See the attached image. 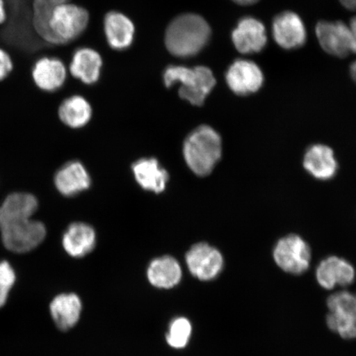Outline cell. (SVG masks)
Returning <instances> with one entry per match:
<instances>
[{
	"label": "cell",
	"instance_id": "obj_1",
	"mask_svg": "<svg viewBox=\"0 0 356 356\" xmlns=\"http://www.w3.org/2000/svg\"><path fill=\"white\" fill-rule=\"evenodd\" d=\"M38 202L33 195L13 193L0 207V229L2 240L8 250L17 253L32 251L46 237L42 222L31 220Z\"/></svg>",
	"mask_w": 356,
	"mask_h": 356
},
{
	"label": "cell",
	"instance_id": "obj_2",
	"mask_svg": "<svg viewBox=\"0 0 356 356\" xmlns=\"http://www.w3.org/2000/svg\"><path fill=\"white\" fill-rule=\"evenodd\" d=\"M210 25L202 16L186 13L176 17L168 25L165 33L168 51L177 57L197 55L210 41Z\"/></svg>",
	"mask_w": 356,
	"mask_h": 356
},
{
	"label": "cell",
	"instance_id": "obj_3",
	"mask_svg": "<svg viewBox=\"0 0 356 356\" xmlns=\"http://www.w3.org/2000/svg\"><path fill=\"white\" fill-rule=\"evenodd\" d=\"M186 164L195 175H211L222 155L221 137L211 127L203 124L186 137L184 146Z\"/></svg>",
	"mask_w": 356,
	"mask_h": 356
},
{
	"label": "cell",
	"instance_id": "obj_4",
	"mask_svg": "<svg viewBox=\"0 0 356 356\" xmlns=\"http://www.w3.org/2000/svg\"><path fill=\"white\" fill-rule=\"evenodd\" d=\"M163 80L168 88L180 83V97L194 106H202L216 84L211 70L207 66H195L193 69L169 66L164 72Z\"/></svg>",
	"mask_w": 356,
	"mask_h": 356
},
{
	"label": "cell",
	"instance_id": "obj_5",
	"mask_svg": "<svg viewBox=\"0 0 356 356\" xmlns=\"http://www.w3.org/2000/svg\"><path fill=\"white\" fill-rule=\"evenodd\" d=\"M89 15L83 8L64 3L53 12L49 29L53 44H63L78 38L87 29Z\"/></svg>",
	"mask_w": 356,
	"mask_h": 356
},
{
	"label": "cell",
	"instance_id": "obj_6",
	"mask_svg": "<svg viewBox=\"0 0 356 356\" xmlns=\"http://www.w3.org/2000/svg\"><path fill=\"white\" fill-rule=\"evenodd\" d=\"M273 257L275 264L286 273L300 275L309 269L311 250L300 236L289 234L275 244Z\"/></svg>",
	"mask_w": 356,
	"mask_h": 356
},
{
	"label": "cell",
	"instance_id": "obj_7",
	"mask_svg": "<svg viewBox=\"0 0 356 356\" xmlns=\"http://www.w3.org/2000/svg\"><path fill=\"white\" fill-rule=\"evenodd\" d=\"M320 46L329 55L345 58L356 54V42L349 25L341 21L319 22L316 26Z\"/></svg>",
	"mask_w": 356,
	"mask_h": 356
},
{
	"label": "cell",
	"instance_id": "obj_8",
	"mask_svg": "<svg viewBox=\"0 0 356 356\" xmlns=\"http://www.w3.org/2000/svg\"><path fill=\"white\" fill-rule=\"evenodd\" d=\"M191 273L200 280H211L224 267V258L219 250L206 243L194 245L186 257Z\"/></svg>",
	"mask_w": 356,
	"mask_h": 356
},
{
	"label": "cell",
	"instance_id": "obj_9",
	"mask_svg": "<svg viewBox=\"0 0 356 356\" xmlns=\"http://www.w3.org/2000/svg\"><path fill=\"white\" fill-rule=\"evenodd\" d=\"M226 83L231 91L238 96H247L257 92L264 82V74L254 62L238 60L227 70Z\"/></svg>",
	"mask_w": 356,
	"mask_h": 356
},
{
	"label": "cell",
	"instance_id": "obj_10",
	"mask_svg": "<svg viewBox=\"0 0 356 356\" xmlns=\"http://www.w3.org/2000/svg\"><path fill=\"white\" fill-rule=\"evenodd\" d=\"M275 42L286 50L304 46L307 33L304 22L296 13L287 11L275 17L273 24Z\"/></svg>",
	"mask_w": 356,
	"mask_h": 356
},
{
	"label": "cell",
	"instance_id": "obj_11",
	"mask_svg": "<svg viewBox=\"0 0 356 356\" xmlns=\"http://www.w3.org/2000/svg\"><path fill=\"white\" fill-rule=\"evenodd\" d=\"M232 41L235 48L242 54L260 52L267 42L265 26L254 17H243L233 31Z\"/></svg>",
	"mask_w": 356,
	"mask_h": 356
},
{
	"label": "cell",
	"instance_id": "obj_12",
	"mask_svg": "<svg viewBox=\"0 0 356 356\" xmlns=\"http://www.w3.org/2000/svg\"><path fill=\"white\" fill-rule=\"evenodd\" d=\"M318 282L323 288L346 286L354 282L355 271L350 262L337 257H329L321 261L316 271Z\"/></svg>",
	"mask_w": 356,
	"mask_h": 356
},
{
	"label": "cell",
	"instance_id": "obj_13",
	"mask_svg": "<svg viewBox=\"0 0 356 356\" xmlns=\"http://www.w3.org/2000/svg\"><path fill=\"white\" fill-rule=\"evenodd\" d=\"M304 167L318 180H330L336 176L338 163L330 147L314 145L306 151Z\"/></svg>",
	"mask_w": 356,
	"mask_h": 356
},
{
	"label": "cell",
	"instance_id": "obj_14",
	"mask_svg": "<svg viewBox=\"0 0 356 356\" xmlns=\"http://www.w3.org/2000/svg\"><path fill=\"white\" fill-rule=\"evenodd\" d=\"M35 86L44 91L53 92L63 86L66 68L63 62L56 58L43 57L35 62L33 70Z\"/></svg>",
	"mask_w": 356,
	"mask_h": 356
},
{
	"label": "cell",
	"instance_id": "obj_15",
	"mask_svg": "<svg viewBox=\"0 0 356 356\" xmlns=\"http://www.w3.org/2000/svg\"><path fill=\"white\" fill-rule=\"evenodd\" d=\"M55 184L62 195L72 197L87 190L91 185V179L83 164L74 161L66 163L57 172Z\"/></svg>",
	"mask_w": 356,
	"mask_h": 356
},
{
	"label": "cell",
	"instance_id": "obj_16",
	"mask_svg": "<svg viewBox=\"0 0 356 356\" xmlns=\"http://www.w3.org/2000/svg\"><path fill=\"white\" fill-rule=\"evenodd\" d=\"M134 175L138 184L146 191L162 193L169 179L168 172L154 158L141 159L132 165Z\"/></svg>",
	"mask_w": 356,
	"mask_h": 356
},
{
	"label": "cell",
	"instance_id": "obj_17",
	"mask_svg": "<svg viewBox=\"0 0 356 356\" xmlns=\"http://www.w3.org/2000/svg\"><path fill=\"white\" fill-rule=\"evenodd\" d=\"M104 29L111 48L124 50L131 46L135 34V26L126 15L118 12L108 13L105 17Z\"/></svg>",
	"mask_w": 356,
	"mask_h": 356
},
{
	"label": "cell",
	"instance_id": "obj_18",
	"mask_svg": "<svg viewBox=\"0 0 356 356\" xmlns=\"http://www.w3.org/2000/svg\"><path fill=\"white\" fill-rule=\"evenodd\" d=\"M96 244V234L90 225L74 222L67 229L63 237V247L69 255L83 257L92 252Z\"/></svg>",
	"mask_w": 356,
	"mask_h": 356
},
{
	"label": "cell",
	"instance_id": "obj_19",
	"mask_svg": "<svg viewBox=\"0 0 356 356\" xmlns=\"http://www.w3.org/2000/svg\"><path fill=\"white\" fill-rule=\"evenodd\" d=\"M102 65L99 52L90 48H82L74 53L70 70L74 78L84 83L92 84L99 80Z\"/></svg>",
	"mask_w": 356,
	"mask_h": 356
},
{
	"label": "cell",
	"instance_id": "obj_20",
	"mask_svg": "<svg viewBox=\"0 0 356 356\" xmlns=\"http://www.w3.org/2000/svg\"><path fill=\"white\" fill-rule=\"evenodd\" d=\"M82 304L74 293L58 296L51 304V313L56 326L62 331H68L79 321Z\"/></svg>",
	"mask_w": 356,
	"mask_h": 356
},
{
	"label": "cell",
	"instance_id": "obj_21",
	"mask_svg": "<svg viewBox=\"0 0 356 356\" xmlns=\"http://www.w3.org/2000/svg\"><path fill=\"white\" fill-rule=\"evenodd\" d=\"M147 275L154 286L170 289L180 282L181 269L175 258L162 257L151 262Z\"/></svg>",
	"mask_w": 356,
	"mask_h": 356
},
{
	"label": "cell",
	"instance_id": "obj_22",
	"mask_svg": "<svg viewBox=\"0 0 356 356\" xmlns=\"http://www.w3.org/2000/svg\"><path fill=\"white\" fill-rule=\"evenodd\" d=\"M59 115L66 126L72 128L82 127L91 119V106L83 97L73 96L62 102Z\"/></svg>",
	"mask_w": 356,
	"mask_h": 356
},
{
	"label": "cell",
	"instance_id": "obj_23",
	"mask_svg": "<svg viewBox=\"0 0 356 356\" xmlns=\"http://www.w3.org/2000/svg\"><path fill=\"white\" fill-rule=\"evenodd\" d=\"M69 0H33V25L40 38L52 44V37L49 29L53 12L58 6L68 3Z\"/></svg>",
	"mask_w": 356,
	"mask_h": 356
},
{
	"label": "cell",
	"instance_id": "obj_24",
	"mask_svg": "<svg viewBox=\"0 0 356 356\" xmlns=\"http://www.w3.org/2000/svg\"><path fill=\"white\" fill-rule=\"evenodd\" d=\"M327 323L332 331L345 339L356 338V313H330Z\"/></svg>",
	"mask_w": 356,
	"mask_h": 356
},
{
	"label": "cell",
	"instance_id": "obj_25",
	"mask_svg": "<svg viewBox=\"0 0 356 356\" xmlns=\"http://www.w3.org/2000/svg\"><path fill=\"white\" fill-rule=\"evenodd\" d=\"M191 334V325L188 319L178 318L173 321L167 334V341L173 348H184L188 343Z\"/></svg>",
	"mask_w": 356,
	"mask_h": 356
},
{
	"label": "cell",
	"instance_id": "obj_26",
	"mask_svg": "<svg viewBox=\"0 0 356 356\" xmlns=\"http://www.w3.org/2000/svg\"><path fill=\"white\" fill-rule=\"evenodd\" d=\"M327 306L331 313H356V296L346 291L334 293L328 298Z\"/></svg>",
	"mask_w": 356,
	"mask_h": 356
},
{
	"label": "cell",
	"instance_id": "obj_27",
	"mask_svg": "<svg viewBox=\"0 0 356 356\" xmlns=\"http://www.w3.org/2000/svg\"><path fill=\"white\" fill-rule=\"evenodd\" d=\"M15 270L7 261L0 262V308L6 305L13 284L15 282Z\"/></svg>",
	"mask_w": 356,
	"mask_h": 356
},
{
	"label": "cell",
	"instance_id": "obj_28",
	"mask_svg": "<svg viewBox=\"0 0 356 356\" xmlns=\"http://www.w3.org/2000/svg\"><path fill=\"white\" fill-rule=\"evenodd\" d=\"M13 68V64L10 55L0 48V81L7 78L11 73Z\"/></svg>",
	"mask_w": 356,
	"mask_h": 356
},
{
	"label": "cell",
	"instance_id": "obj_29",
	"mask_svg": "<svg viewBox=\"0 0 356 356\" xmlns=\"http://www.w3.org/2000/svg\"><path fill=\"white\" fill-rule=\"evenodd\" d=\"M340 2L347 10L356 11V0H340Z\"/></svg>",
	"mask_w": 356,
	"mask_h": 356
},
{
	"label": "cell",
	"instance_id": "obj_30",
	"mask_svg": "<svg viewBox=\"0 0 356 356\" xmlns=\"http://www.w3.org/2000/svg\"><path fill=\"white\" fill-rule=\"evenodd\" d=\"M7 19V13L3 0H0V24H3Z\"/></svg>",
	"mask_w": 356,
	"mask_h": 356
},
{
	"label": "cell",
	"instance_id": "obj_31",
	"mask_svg": "<svg viewBox=\"0 0 356 356\" xmlns=\"http://www.w3.org/2000/svg\"><path fill=\"white\" fill-rule=\"evenodd\" d=\"M232 1L239 4V6H248L257 3L259 0H232Z\"/></svg>",
	"mask_w": 356,
	"mask_h": 356
},
{
	"label": "cell",
	"instance_id": "obj_32",
	"mask_svg": "<svg viewBox=\"0 0 356 356\" xmlns=\"http://www.w3.org/2000/svg\"><path fill=\"white\" fill-rule=\"evenodd\" d=\"M350 29L351 31V33L353 35V38L355 39V41L356 42V16L353 17L350 22Z\"/></svg>",
	"mask_w": 356,
	"mask_h": 356
},
{
	"label": "cell",
	"instance_id": "obj_33",
	"mask_svg": "<svg viewBox=\"0 0 356 356\" xmlns=\"http://www.w3.org/2000/svg\"><path fill=\"white\" fill-rule=\"evenodd\" d=\"M351 78H353L356 82V61L350 65V68Z\"/></svg>",
	"mask_w": 356,
	"mask_h": 356
}]
</instances>
